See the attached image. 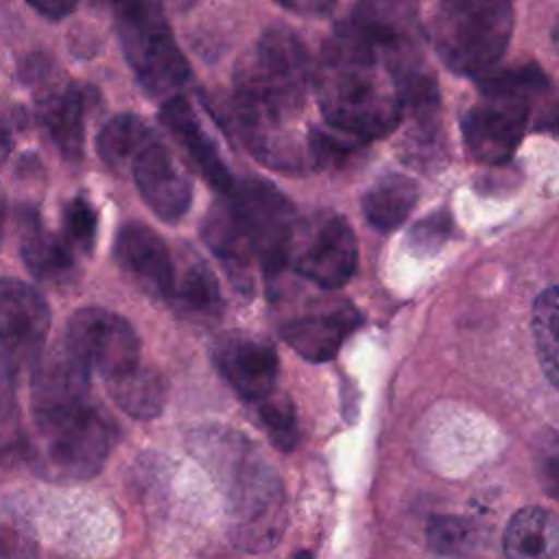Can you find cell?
<instances>
[{
    "mask_svg": "<svg viewBox=\"0 0 559 559\" xmlns=\"http://www.w3.org/2000/svg\"><path fill=\"white\" fill-rule=\"evenodd\" d=\"M144 203L166 223L179 221L192 203V179L179 159L155 138L131 162Z\"/></svg>",
    "mask_w": 559,
    "mask_h": 559,
    "instance_id": "cell-13",
    "label": "cell"
},
{
    "mask_svg": "<svg viewBox=\"0 0 559 559\" xmlns=\"http://www.w3.org/2000/svg\"><path fill=\"white\" fill-rule=\"evenodd\" d=\"M68 347L103 378H116L138 365L140 338L131 323L105 308H81L68 321Z\"/></svg>",
    "mask_w": 559,
    "mask_h": 559,
    "instance_id": "cell-12",
    "label": "cell"
},
{
    "mask_svg": "<svg viewBox=\"0 0 559 559\" xmlns=\"http://www.w3.org/2000/svg\"><path fill=\"white\" fill-rule=\"evenodd\" d=\"M511 0H437L430 37L443 66L461 76L485 74L509 48Z\"/></svg>",
    "mask_w": 559,
    "mask_h": 559,
    "instance_id": "cell-6",
    "label": "cell"
},
{
    "mask_svg": "<svg viewBox=\"0 0 559 559\" xmlns=\"http://www.w3.org/2000/svg\"><path fill=\"white\" fill-rule=\"evenodd\" d=\"M312 81L328 124L362 142L391 133L404 118L380 44L352 17L325 39Z\"/></svg>",
    "mask_w": 559,
    "mask_h": 559,
    "instance_id": "cell-1",
    "label": "cell"
},
{
    "mask_svg": "<svg viewBox=\"0 0 559 559\" xmlns=\"http://www.w3.org/2000/svg\"><path fill=\"white\" fill-rule=\"evenodd\" d=\"M557 546L555 515L542 507L520 509L507 524L502 537L504 555L513 559L546 557Z\"/></svg>",
    "mask_w": 559,
    "mask_h": 559,
    "instance_id": "cell-21",
    "label": "cell"
},
{
    "mask_svg": "<svg viewBox=\"0 0 559 559\" xmlns=\"http://www.w3.org/2000/svg\"><path fill=\"white\" fill-rule=\"evenodd\" d=\"M428 542H430V548L439 555H459L472 548L474 526L461 518L439 515L430 520Z\"/></svg>",
    "mask_w": 559,
    "mask_h": 559,
    "instance_id": "cell-29",
    "label": "cell"
},
{
    "mask_svg": "<svg viewBox=\"0 0 559 559\" xmlns=\"http://www.w3.org/2000/svg\"><path fill=\"white\" fill-rule=\"evenodd\" d=\"M258 417L277 450L290 452L297 443V415L293 402L282 393H269L258 400Z\"/></svg>",
    "mask_w": 559,
    "mask_h": 559,
    "instance_id": "cell-26",
    "label": "cell"
},
{
    "mask_svg": "<svg viewBox=\"0 0 559 559\" xmlns=\"http://www.w3.org/2000/svg\"><path fill=\"white\" fill-rule=\"evenodd\" d=\"M360 323L354 308L343 306L330 312H308L290 319L282 325V338L306 360L325 362L332 360L343 341Z\"/></svg>",
    "mask_w": 559,
    "mask_h": 559,
    "instance_id": "cell-18",
    "label": "cell"
},
{
    "mask_svg": "<svg viewBox=\"0 0 559 559\" xmlns=\"http://www.w3.org/2000/svg\"><path fill=\"white\" fill-rule=\"evenodd\" d=\"M284 9L304 15V17H323L330 15L336 0H275Z\"/></svg>",
    "mask_w": 559,
    "mask_h": 559,
    "instance_id": "cell-30",
    "label": "cell"
},
{
    "mask_svg": "<svg viewBox=\"0 0 559 559\" xmlns=\"http://www.w3.org/2000/svg\"><path fill=\"white\" fill-rule=\"evenodd\" d=\"M417 199L419 186L413 177L386 173L365 192L362 214L378 231H393L408 218Z\"/></svg>",
    "mask_w": 559,
    "mask_h": 559,
    "instance_id": "cell-20",
    "label": "cell"
},
{
    "mask_svg": "<svg viewBox=\"0 0 559 559\" xmlns=\"http://www.w3.org/2000/svg\"><path fill=\"white\" fill-rule=\"evenodd\" d=\"M63 227L68 240L79 247L83 253H92L98 231V214L96 207L83 194L72 197L63 205Z\"/></svg>",
    "mask_w": 559,
    "mask_h": 559,
    "instance_id": "cell-27",
    "label": "cell"
},
{
    "mask_svg": "<svg viewBox=\"0 0 559 559\" xmlns=\"http://www.w3.org/2000/svg\"><path fill=\"white\" fill-rule=\"evenodd\" d=\"M148 124L135 114H118L109 118L96 138L98 157L114 170L131 166L133 157L142 151L144 144L153 140Z\"/></svg>",
    "mask_w": 559,
    "mask_h": 559,
    "instance_id": "cell-23",
    "label": "cell"
},
{
    "mask_svg": "<svg viewBox=\"0 0 559 559\" xmlns=\"http://www.w3.org/2000/svg\"><path fill=\"white\" fill-rule=\"evenodd\" d=\"M11 153V129H9V122L0 109V164L9 157Z\"/></svg>",
    "mask_w": 559,
    "mask_h": 559,
    "instance_id": "cell-32",
    "label": "cell"
},
{
    "mask_svg": "<svg viewBox=\"0 0 559 559\" xmlns=\"http://www.w3.org/2000/svg\"><path fill=\"white\" fill-rule=\"evenodd\" d=\"M22 76L35 92L37 120L59 153L66 159L79 162L83 157L85 116L94 92L63 79L55 63L44 55L28 57L22 66Z\"/></svg>",
    "mask_w": 559,
    "mask_h": 559,
    "instance_id": "cell-10",
    "label": "cell"
},
{
    "mask_svg": "<svg viewBox=\"0 0 559 559\" xmlns=\"http://www.w3.org/2000/svg\"><path fill=\"white\" fill-rule=\"evenodd\" d=\"M35 11L48 20H61L76 9L79 0H26Z\"/></svg>",
    "mask_w": 559,
    "mask_h": 559,
    "instance_id": "cell-31",
    "label": "cell"
},
{
    "mask_svg": "<svg viewBox=\"0 0 559 559\" xmlns=\"http://www.w3.org/2000/svg\"><path fill=\"white\" fill-rule=\"evenodd\" d=\"M548 85V76L537 63L483 76L478 81L480 100L461 120L467 153L483 164L507 162L524 135L535 98Z\"/></svg>",
    "mask_w": 559,
    "mask_h": 559,
    "instance_id": "cell-5",
    "label": "cell"
},
{
    "mask_svg": "<svg viewBox=\"0 0 559 559\" xmlns=\"http://www.w3.org/2000/svg\"><path fill=\"white\" fill-rule=\"evenodd\" d=\"M356 264L358 242L341 214L321 210L295 221L286 247V266L321 288H341L356 273Z\"/></svg>",
    "mask_w": 559,
    "mask_h": 559,
    "instance_id": "cell-8",
    "label": "cell"
},
{
    "mask_svg": "<svg viewBox=\"0 0 559 559\" xmlns=\"http://www.w3.org/2000/svg\"><path fill=\"white\" fill-rule=\"evenodd\" d=\"M312 81V59L304 41L284 26L266 28L234 72L231 120L245 146L282 133L304 107Z\"/></svg>",
    "mask_w": 559,
    "mask_h": 559,
    "instance_id": "cell-2",
    "label": "cell"
},
{
    "mask_svg": "<svg viewBox=\"0 0 559 559\" xmlns=\"http://www.w3.org/2000/svg\"><path fill=\"white\" fill-rule=\"evenodd\" d=\"M107 382L114 402L135 419H151L159 415L166 404L168 386L164 376L155 369L135 365Z\"/></svg>",
    "mask_w": 559,
    "mask_h": 559,
    "instance_id": "cell-22",
    "label": "cell"
},
{
    "mask_svg": "<svg viewBox=\"0 0 559 559\" xmlns=\"http://www.w3.org/2000/svg\"><path fill=\"white\" fill-rule=\"evenodd\" d=\"M205 454L227 491L236 544L247 550L273 546L284 522V493L277 474L238 435L227 439L212 435Z\"/></svg>",
    "mask_w": 559,
    "mask_h": 559,
    "instance_id": "cell-4",
    "label": "cell"
},
{
    "mask_svg": "<svg viewBox=\"0 0 559 559\" xmlns=\"http://www.w3.org/2000/svg\"><path fill=\"white\" fill-rule=\"evenodd\" d=\"M162 124L177 138V142L186 148V153L192 157L194 166L201 170L205 181L218 190V194H225L234 188L236 179L231 177V170L223 162V155L212 140V135L205 131L203 122L194 114L188 98L173 94L164 98V105L159 109Z\"/></svg>",
    "mask_w": 559,
    "mask_h": 559,
    "instance_id": "cell-16",
    "label": "cell"
},
{
    "mask_svg": "<svg viewBox=\"0 0 559 559\" xmlns=\"http://www.w3.org/2000/svg\"><path fill=\"white\" fill-rule=\"evenodd\" d=\"M231 212L266 275H275L286 266V247L297 221L293 203L264 179L236 181L225 192Z\"/></svg>",
    "mask_w": 559,
    "mask_h": 559,
    "instance_id": "cell-9",
    "label": "cell"
},
{
    "mask_svg": "<svg viewBox=\"0 0 559 559\" xmlns=\"http://www.w3.org/2000/svg\"><path fill=\"white\" fill-rule=\"evenodd\" d=\"M50 332V306L31 284L0 277V367L9 376L33 369Z\"/></svg>",
    "mask_w": 559,
    "mask_h": 559,
    "instance_id": "cell-11",
    "label": "cell"
},
{
    "mask_svg": "<svg viewBox=\"0 0 559 559\" xmlns=\"http://www.w3.org/2000/svg\"><path fill=\"white\" fill-rule=\"evenodd\" d=\"M170 297L183 312H190L194 317L214 319L223 308L218 282L201 260L186 264L181 277L173 282Z\"/></svg>",
    "mask_w": 559,
    "mask_h": 559,
    "instance_id": "cell-24",
    "label": "cell"
},
{
    "mask_svg": "<svg viewBox=\"0 0 559 559\" xmlns=\"http://www.w3.org/2000/svg\"><path fill=\"white\" fill-rule=\"evenodd\" d=\"M2 236H4V199L0 194V245H2Z\"/></svg>",
    "mask_w": 559,
    "mask_h": 559,
    "instance_id": "cell-33",
    "label": "cell"
},
{
    "mask_svg": "<svg viewBox=\"0 0 559 559\" xmlns=\"http://www.w3.org/2000/svg\"><path fill=\"white\" fill-rule=\"evenodd\" d=\"M450 231H452L450 212L448 210H437V212L424 216L421 221H417L411 227V231L406 236V249L417 258L432 255L450 238Z\"/></svg>",
    "mask_w": 559,
    "mask_h": 559,
    "instance_id": "cell-28",
    "label": "cell"
},
{
    "mask_svg": "<svg viewBox=\"0 0 559 559\" xmlns=\"http://www.w3.org/2000/svg\"><path fill=\"white\" fill-rule=\"evenodd\" d=\"M203 238L229 273L231 282L245 290L251 286V264L255 262L253 251L231 212L225 194L210 207L203 221Z\"/></svg>",
    "mask_w": 559,
    "mask_h": 559,
    "instance_id": "cell-19",
    "label": "cell"
},
{
    "mask_svg": "<svg viewBox=\"0 0 559 559\" xmlns=\"http://www.w3.org/2000/svg\"><path fill=\"white\" fill-rule=\"evenodd\" d=\"M212 356L221 376L245 402H258L275 391L280 360L266 341L231 332L214 345Z\"/></svg>",
    "mask_w": 559,
    "mask_h": 559,
    "instance_id": "cell-14",
    "label": "cell"
},
{
    "mask_svg": "<svg viewBox=\"0 0 559 559\" xmlns=\"http://www.w3.org/2000/svg\"><path fill=\"white\" fill-rule=\"evenodd\" d=\"M17 227L22 260L37 280L63 284L76 275V258L70 242L46 229L35 207L20 210Z\"/></svg>",
    "mask_w": 559,
    "mask_h": 559,
    "instance_id": "cell-17",
    "label": "cell"
},
{
    "mask_svg": "<svg viewBox=\"0 0 559 559\" xmlns=\"http://www.w3.org/2000/svg\"><path fill=\"white\" fill-rule=\"evenodd\" d=\"M33 437L24 452L33 472L52 483L92 478L105 465L116 426L92 400L33 413Z\"/></svg>",
    "mask_w": 559,
    "mask_h": 559,
    "instance_id": "cell-3",
    "label": "cell"
},
{
    "mask_svg": "<svg viewBox=\"0 0 559 559\" xmlns=\"http://www.w3.org/2000/svg\"><path fill=\"white\" fill-rule=\"evenodd\" d=\"M533 338L539 365L552 386L559 382L557 360V288L548 286L539 293L533 308Z\"/></svg>",
    "mask_w": 559,
    "mask_h": 559,
    "instance_id": "cell-25",
    "label": "cell"
},
{
    "mask_svg": "<svg viewBox=\"0 0 559 559\" xmlns=\"http://www.w3.org/2000/svg\"><path fill=\"white\" fill-rule=\"evenodd\" d=\"M118 266L133 277L146 293L170 297L175 271L173 258L164 240L144 223H127L120 227L114 242Z\"/></svg>",
    "mask_w": 559,
    "mask_h": 559,
    "instance_id": "cell-15",
    "label": "cell"
},
{
    "mask_svg": "<svg viewBox=\"0 0 559 559\" xmlns=\"http://www.w3.org/2000/svg\"><path fill=\"white\" fill-rule=\"evenodd\" d=\"M114 7L120 48L138 83L151 96L168 98L190 79V66L179 50L157 0H107Z\"/></svg>",
    "mask_w": 559,
    "mask_h": 559,
    "instance_id": "cell-7",
    "label": "cell"
}]
</instances>
